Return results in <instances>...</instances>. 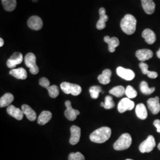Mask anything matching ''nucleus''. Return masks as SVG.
<instances>
[{
    "mask_svg": "<svg viewBox=\"0 0 160 160\" xmlns=\"http://www.w3.org/2000/svg\"><path fill=\"white\" fill-rule=\"evenodd\" d=\"M111 134V129L109 127L103 126L92 132L90 136V139L94 143H104L109 139Z\"/></svg>",
    "mask_w": 160,
    "mask_h": 160,
    "instance_id": "nucleus-1",
    "label": "nucleus"
},
{
    "mask_svg": "<svg viewBox=\"0 0 160 160\" xmlns=\"http://www.w3.org/2000/svg\"><path fill=\"white\" fill-rule=\"evenodd\" d=\"M120 28L122 31L128 35L133 34L137 28V20L131 14H126L120 22Z\"/></svg>",
    "mask_w": 160,
    "mask_h": 160,
    "instance_id": "nucleus-2",
    "label": "nucleus"
},
{
    "mask_svg": "<svg viewBox=\"0 0 160 160\" xmlns=\"http://www.w3.org/2000/svg\"><path fill=\"white\" fill-rule=\"evenodd\" d=\"M131 136L128 133H125L120 136L119 138L114 142L113 148L116 151H122L128 149L131 145Z\"/></svg>",
    "mask_w": 160,
    "mask_h": 160,
    "instance_id": "nucleus-3",
    "label": "nucleus"
},
{
    "mask_svg": "<svg viewBox=\"0 0 160 160\" xmlns=\"http://www.w3.org/2000/svg\"><path fill=\"white\" fill-rule=\"evenodd\" d=\"M61 88L62 91L67 94H71L72 96H77L81 94L82 88L79 85L69 83L68 82H63L61 84Z\"/></svg>",
    "mask_w": 160,
    "mask_h": 160,
    "instance_id": "nucleus-4",
    "label": "nucleus"
},
{
    "mask_svg": "<svg viewBox=\"0 0 160 160\" xmlns=\"http://www.w3.org/2000/svg\"><path fill=\"white\" fill-rule=\"evenodd\" d=\"M25 65L30 69V72L32 74H38L39 69L36 65V57L34 53H28L24 58Z\"/></svg>",
    "mask_w": 160,
    "mask_h": 160,
    "instance_id": "nucleus-5",
    "label": "nucleus"
},
{
    "mask_svg": "<svg viewBox=\"0 0 160 160\" xmlns=\"http://www.w3.org/2000/svg\"><path fill=\"white\" fill-rule=\"evenodd\" d=\"M155 141L154 138L152 135H149L146 140H145L140 144L139 149L142 153L150 152L155 147Z\"/></svg>",
    "mask_w": 160,
    "mask_h": 160,
    "instance_id": "nucleus-6",
    "label": "nucleus"
},
{
    "mask_svg": "<svg viewBox=\"0 0 160 160\" xmlns=\"http://www.w3.org/2000/svg\"><path fill=\"white\" fill-rule=\"evenodd\" d=\"M135 107V103L129 98H123L118 104V110L122 113L127 110H132Z\"/></svg>",
    "mask_w": 160,
    "mask_h": 160,
    "instance_id": "nucleus-7",
    "label": "nucleus"
},
{
    "mask_svg": "<svg viewBox=\"0 0 160 160\" xmlns=\"http://www.w3.org/2000/svg\"><path fill=\"white\" fill-rule=\"evenodd\" d=\"M23 55L20 52L14 53L7 61V65L9 68H14L17 65L23 62Z\"/></svg>",
    "mask_w": 160,
    "mask_h": 160,
    "instance_id": "nucleus-8",
    "label": "nucleus"
},
{
    "mask_svg": "<svg viewBox=\"0 0 160 160\" xmlns=\"http://www.w3.org/2000/svg\"><path fill=\"white\" fill-rule=\"evenodd\" d=\"M65 106L67 109L65 111V117L70 121H74L76 119L77 117L80 114V112L78 110L73 109L71 106V103L70 101L67 100L65 102Z\"/></svg>",
    "mask_w": 160,
    "mask_h": 160,
    "instance_id": "nucleus-9",
    "label": "nucleus"
},
{
    "mask_svg": "<svg viewBox=\"0 0 160 160\" xmlns=\"http://www.w3.org/2000/svg\"><path fill=\"white\" fill-rule=\"evenodd\" d=\"M116 72L120 77L126 81H131L135 77V74L132 70L124 68L122 67H118L116 69Z\"/></svg>",
    "mask_w": 160,
    "mask_h": 160,
    "instance_id": "nucleus-10",
    "label": "nucleus"
},
{
    "mask_svg": "<svg viewBox=\"0 0 160 160\" xmlns=\"http://www.w3.org/2000/svg\"><path fill=\"white\" fill-rule=\"evenodd\" d=\"M148 107L151 112L154 114H158L160 112V98L158 97L151 98L147 101Z\"/></svg>",
    "mask_w": 160,
    "mask_h": 160,
    "instance_id": "nucleus-11",
    "label": "nucleus"
},
{
    "mask_svg": "<svg viewBox=\"0 0 160 160\" xmlns=\"http://www.w3.org/2000/svg\"><path fill=\"white\" fill-rule=\"evenodd\" d=\"M71 137L69 139V143L74 145L78 143L81 137V128L78 126L73 125L71 127Z\"/></svg>",
    "mask_w": 160,
    "mask_h": 160,
    "instance_id": "nucleus-12",
    "label": "nucleus"
},
{
    "mask_svg": "<svg viewBox=\"0 0 160 160\" xmlns=\"http://www.w3.org/2000/svg\"><path fill=\"white\" fill-rule=\"evenodd\" d=\"M28 25L29 28L32 30H39L43 27V22L40 17L33 16L29 18L28 21Z\"/></svg>",
    "mask_w": 160,
    "mask_h": 160,
    "instance_id": "nucleus-13",
    "label": "nucleus"
},
{
    "mask_svg": "<svg viewBox=\"0 0 160 160\" xmlns=\"http://www.w3.org/2000/svg\"><path fill=\"white\" fill-rule=\"evenodd\" d=\"M135 55L138 60L142 62L143 61H147L152 58L153 57V52L149 49H142L138 50L136 52Z\"/></svg>",
    "mask_w": 160,
    "mask_h": 160,
    "instance_id": "nucleus-14",
    "label": "nucleus"
},
{
    "mask_svg": "<svg viewBox=\"0 0 160 160\" xmlns=\"http://www.w3.org/2000/svg\"><path fill=\"white\" fill-rule=\"evenodd\" d=\"M7 112L10 116L14 118L17 120H21L23 119L24 113L22 110L16 108L13 105H10L7 107Z\"/></svg>",
    "mask_w": 160,
    "mask_h": 160,
    "instance_id": "nucleus-15",
    "label": "nucleus"
},
{
    "mask_svg": "<svg viewBox=\"0 0 160 160\" xmlns=\"http://www.w3.org/2000/svg\"><path fill=\"white\" fill-rule=\"evenodd\" d=\"M100 18L96 24V28L98 30H103L106 28V22H108L109 17L106 14V10L104 8H100L99 10Z\"/></svg>",
    "mask_w": 160,
    "mask_h": 160,
    "instance_id": "nucleus-16",
    "label": "nucleus"
},
{
    "mask_svg": "<svg viewBox=\"0 0 160 160\" xmlns=\"http://www.w3.org/2000/svg\"><path fill=\"white\" fill-rule=\"evenodd\" d=\"M104 41L108 44V49L111 53L114 52L116 48L119 45V40L116 37L110 38L109 36H106L104 38Z\"/></svg>",
    "mask_w": 160,
    "mask_h": 160,
    "instance_id": "nucleus-17",
    "label": "nucleus"
},
{
    "mask_svg": "<svg viewBox=\"0 0 160 160\" xmlns=\"http://www.w3.org/2000/svg\"><path fill=\"white\" fill-rule=\"evenodd\" d=\"M142 36L149 45H152L156 41V35L151 29H145L142 33Z\"/></svg>",
    "mask_w": 160,
    "mask_h": 160,
    "instance_id": "nucleus-18",
    "label": "nucleus"
},
{
    "mask_svg": "<svg viewBox=\"0 0 160 160\" xmlns=\"http://www.w3.org/2000/svg\"><path fill=\"white\" fill-rule=\"evenodd\" d=\"M142 6L144 12L147 14H152L155 12V4L152 0H141Z\"/></svg>",
    "mask_w": 160,
    "mask_h": 160,
    "instance_id": "nucleus-19",
    "label": "nucleus"
},
{
    "mask_svg": "<svg viewBox=\"0 0 160 160\" xmlns=\"http://www.w3.org/2000/svg\"><path fill=\"white\" fill-rule=\"evenodd\" d=\"M9 73L12 77L18 80H25L28 77L27 71L23 68L12 69Z\"/></svg>",
    "mask_w": 160,
    "mask_h": 160,
    "instance_id": "nucleus-20",
    "label": "nucleus"
},
{
    "mask_svg": "<svg viewBox=\"0 0 160 160\" xmlns=\"http://www.w3.org/2000/svg\"><path fill=\"white\" fill-rule=\"evenodd\" d=\"M135 113L138 118L141 120L147 119L148 116L147 110L143 103H140L137 105L135 108Z\"/></svg>",
    "mask_w": 160,
    "mask_h": 160,
    "instance_id": "nucleus-21",
    "label": "nucleus"
},
{
    "mask_svg": "<svg viewBox=\"0 0 160 160\" xmlns=\"http://www.w3.org/2000/svg\"><path fill=\"white\" fill-rule=\"evenodd\" d=\"M22 110L24 114L26 115L27 118L30 121H34L36 119V113L34 110L31 108L28 104H23L22 106Z\"/></svg>",
    "mask_w": 160,
    "mask_h": 160,
    "instance_id": "nucleus-22",
    "label": "nucleus"
},
{
    "mask_svg": "<svg viewBox=\"0 0 160 160\" xmlns=\"http://www.w3.org/2000/svg\"><path fill=\"white\" fill-rule=\"evenodd\" d=\"M112 76V71L109 69H104L102 74L98 75V80L100 83L106 85L110 82V77Z\"/></svg>",
    "mask_w": 160,
    "mask_h": 160,
    "instance_id": "nucleus-23",
    "label": "nucleus"
},
{
    "mask_svg": "<svg viewBox=\"0 0 160 160\" xmlns=\"http://www.w3.org/2000/svg\"><path fill=\"white\" fill-rule=\"evenodd\" d=\"M52 117V114L51 112L47 110L43 111L38 119V123L40 125H44L50 121Z\"/></svg>",
    "mask_w": 160,
    "mask_h": 160,
    "instance_id": "nucleus-24",
    "label": "nucleus"
},
{
    "mask_svg": "<svg viewBox=\"0 0 160 160\" xmlns=\"http://www.w3.org/2000/svg\"><path fill=\"white\" fill-rule=\"evenodd\" d=\"M14 100V96L11 93H6L0 98V107H8Z\"/></svg>",
    "mask_w": 160,
    "mask_h": 160,
    "instance_id": "nucleus-25",
    "label": "nucleus"
},
{
    "mask_svg": "<svg viewBox=\"0 0 160 160\" xmlns=\"http://www.w3.org/2000/svg\"><path fill=\"white\" fill-rule=\"evenodd\" d=\"M139 67L142 71V72L143 74H147L148 75L149 78H152L154 79L157 78L158 77V74L157 72H155V71H148V65L147 63H144V62H141L139 63Z\"/></svg>",
    "mask_w": 160,
    "mask_h": 160,
    "instance_id": "nucleus-26",
    "label": "nucleus"
},
{
    "mask_svg": "<svg viewBox=\"0 0 160 160\" xmlns=\"http://www.w3.org/2000/svg\"><path fill=\"white\" fill-rule=\"evenodd\" d=\"M2 4L5 10L7 12H12L17 6L16 0H2Z\"/></svg>",
    "mask_w": 160,
    "mask_h": 160,
    "instance_id": "nucleus-27",
    "label": "nucleus"
},
{
    "mask_svg": "<svg viewBox=\"0 0 160 160\" xmlns=\"http://www.w3.org/2000/svg\"><path fill=\"white\" fill-rule=\"evenodd\" d=\"M109 93L116 97H122L125 94V88L123 86H116L111 89L109 91Z\"/></svg>",
    "mask_w": 160,
    "mask_h": 160,
    "instance_id": "nucleus-28",
    "label": "nucleus"
},
{
    "mask_svg": "<svg viewBox=\"0 0 160 160\" xmlns=\"http://www.w3.org/2000/svg\"><path fill=\"white\" fill-rule=\"evenodd\" d=\"M140 90H141V92L144 94L149 95L154 92L155 88V87L149 88L147 82L142 81L140 84Z\"/></svg>",
    "mask_w": 160,
    "mask_h": 160,
    "instance_id": "nucleus-29",
    "label": "nucleus"
},
{
    "mask_svg": "<svg viewBox=\"0 0 160 160\" xmlns=\"http://www.w3.org/2000/svg\"><path fill=\"white\" fill-rule=\"evenodd\" d=\"M101 106L108 110L113 108L114 107V103L112 97H111L110 96H107L105 97L104 103H101Z\"/></svg>",
    "mask_w": 160,
    "mask_h": 160,
    "instance_id": "nucleus-30",
    "label": "nucleus"
},
{
    "mask_svg": "<svg viewBox=\"0 0 160 160\" xmlns=\"http://www.w3.org/2000/svg\"><path fill=\"white\" fill-rule=\"evenodd\" d=\"M89 92L92 98L97 99L99 97L100 92H102V89L99 86H92L89 89Z\"/></svg>",
    "mask_w": 160,
    "mask_h": 160,
    "instance_id": "nucleus-31",
    "label": "nucleus"
},
{
    "mask_svg": "<svg viewBox=\"0 0 160 160\" xmlns=\"http://www.w3.org/2000/svg\"><path fill=\"white\" fill-rule=\"evenodd\" d=\"M48 93L50 97L52 98H57L59 94V88L56 85H52L51 86H49L47 88Z\"/></svg>",
    "mask_w": 160,
    "mask_h": 160,
    "instance_id": "nucleus-32",
    "label": "nucleus"
},
{
    "mask_svg": "<svg viewBox=\"0 0 160 160\" xmlns=\"http://www.w3.org/2000/svg\"><path fill=\"white\" fill-rule=\"evenodd\" d=\"M125 94L129 98H134L137 96V92L131 86H128L125 89Z\"/></svg>",
    "mask_w": 160,
    "mask_h": 160,
    "instance_id": "nucleus-33",
    "label": "nucleus"
},
{
    "mask_svg": "<svg viewBox=\"0 0 160 160\" xmlns=\"http://www.w3.org/2000/svg\"><path fill=\"white\" fill-rule=\"evenodd\" d=\"M68 160H85V157L80 152H72L69 155Z\"/></svg>",
    "mask_w": 160,
    "mask_h": 160,
    "instance_id": "nucleus-34",
    "label": "nucleus"
},
{
    "mask_svg": "<svg viewBox=\"0 0 160 160\" xmlns=\"http://www.w3.org/2000/svg\"><path fill=\"white\" fill-rule=\"evenodd\" d=\"M39 85L47 89L50 86V81L45 77H42L39 80Z\"/></svg>",
    "mask_w": 160,
    "mask_h": 160,
    "instance_id": "nucleus-35",
    "label": "nucleus"
},
{
    "mask_svg": "<svg viewBox=\"0 0 160 160\" xmlns=\"http://www.w3.org/2000/svg\"><path fill=\"white\" fill-rule=\"evenodd\" d=\"M154 125L157 128V131L160 133V120L158 119L155 120L154 122Z\"/></svg>",
    "mask_w": 160,
    "mask_h": 160,
    "instance_id": "nucleus-36",
    "label": "nucleus"
},
{
    "mask_svg": "<svg viewBox=\"0 0 160 160\" xmlns=\"http://www.w3.org/2000/svg\"><path fill=\"white\" fill-rule=\"evenodd\" d=\"M4 40H3L2 38H1V39H0V46L2 47V46L4 45Z\"/></svg>",
    "mask_w": 160,
    "mask_h": 160,
    "instance_id": "nucleus-37",
    "label": "nucleus"
},
{
    "mask_svg": "<svg viewBox=\"0 0 160 160\" xmlns=\"http://www.w3.org/2000/svg\"><path fill=\"white\" fill-rule=\"evenodd\" d=\"M157 55L158 58L160 59V49H159V51L157 52Z\"/></svg>",
    "mask_w": 160,
    "mask_h": 160,
    "instance_id": "nucleus-38",
    "label": "nucleus"
},
{
    "mask_svg": "<svg viewBox=\"0 0 160 160\" xmlns=\"http://www.w3.org/2000/svg\"><path fill=\"white\" fill-rule=\"evenodd\" d=\"M158 148L160 150V143H158Z\"/></svg>",
    "mask_w": 160,
    "mask_h": 160,
    "instance_id": "nucleus-39",
    "label": "nucleus"
},
{
    "mask_svg": "<svg viewBox=\"0 0 160 160\" xmlns=\"http://www.w3.org/2000/svg\"><path fill=\"white\" fill-rule=\"evenodd\" d=\"M33 2H37V1H38V0H32Z\"/></svg>",
    "mask_w": 160,
    "mask_h": 160,
    "instance_id": "nucleus-40",
    "label": "nucleus"
},
{
    "mask_svg": "<svg viewBox=\"0 0 160 160\" xmlns=\"http://www.w3.org/2000/svg\"><path fill=\"white\" fill-rule=\"evenodd\" d=\"M126 160H132V159H126Z\"/></svg>",
    "mask_w": 160,
    "mask_h": 160,
    "instance_id": "nucleus-41",
    "label": "nucleus"
}]
</instances>
